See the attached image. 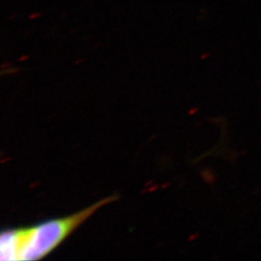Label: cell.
Wrapping results in <instances>:
<instances>
[{
    "label": "cell",
    "instance_id": "6da1fadb",
    "mask_svg": "<svg viewBox=\"0 0 261 261\" xmlns=\"http://www.w3.org/2000/svg\"><path fill=\"white\" fill-rule=\"evenodd\" d=\"M116 198V196H109L71 216L3 231L0 240L1 260H37L46 256L95 212Z\"/></svg>",
    "mask_w": 261,
    "mask_h": 261
},
{
    "label": "cell",
    "instance_id": "3957f363",
    "mask_svg": "<svg viewBox=\"0 0 261 261\" xmlns=\"http://www.w3.org/2000/svg\"><path fill=\"white\" fill-rule=\"evenodd\" d=\"M19 14H17V15H14V16H13V17H10V19H11V20H13V19H18V18H19Z\"/></svg>",
    "mask_w": 261,
    "mask_h": 261
},
{
    "label": "cell",
    "instance_id": "7a4b0ae2",
    "mask_svg": "<svg viewBox=\"0 0 261 261\" xmlns=\"http://www.w3.org/2000/svg\"><path fill=\"white\" fill-rule=\"evenodd\" d=\"M42 15H43V13H41V12H36V13H32V14H30L28 18L30 19H36V18H40Z\"/></svg>",
    "mask_w": 261,
    "mask_h": 261
}]
</instances>
